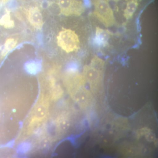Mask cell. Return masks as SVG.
Masks as SVG:
<instances>
[{"label":"cell","mask_w":158,"mask_h":158,"mask_svg":"<svg viewBox=\"0 0 158 158\" xmlns=\"http://www.w3.org/2000/svg\"><path fill=\"white\" fill-rule=\"evenodd\" d=\"M44 44L54 42L61 50L66 53L77 52L81 48V42L77 34L71 29L62 28L56 35L42 33Z\"/></svg>","instance_id":"cell-1"},{"label":"cell","mask_w":158,"mask_h":158,"mask_svg":"<svg viewBox=\"0 0 158 158\" xmlns=\"http://www.w3.org/2000/svg\"><path fill=\"white\" fill-rule=\"evenodd\" d=\"M18 13L31 34L42 33L50 17L49 14L37 6L23 9Z\"/></svg>","instance_id":"cell-2"},{"label":"cell","mask_w":158,"mask_h":158,"mask_svg":"<svg viewBox=\"0 0 158 158\" xmlns=\"http://www.w3.org/2000/svg\"><path fill=\"white\" fill-rule=\"evenodd\" d=\"M94 15L106 27H110L115 23L113 10L104 0H98L95 4Z\"/></svg>","instance_id":"cell-3"},{"label":"cell","mask_w":158,"mask_h":158,"mask_svg":"<svg viewBox=\"0 0 158 158\" xmlns=\"http://www.w3.org/2000/svg\"><path fill=\"white\" fill-rule=\"evenodd\" d=\"M59 15L63 16H78L84 12L83 5L75 0H58Z\"/></svg>","instance_id":"cell-4"},{"label":"cell","mask_w":158,"mask_h":158,"mask_svg":"<svg viewBox=\"0 0 158 158\" xmlns=\"http://www.w3.org/2000/svg\"><path fill=\"white\" fill-rule=\"evenodd\" d=\"M110 32L107 30L97 27L95 34V40L99 45L106 46L108 44L110 38Z\"/></svg>","instance_id":"cell-5"},{"label":"cell","mask_w":158,"mask_h":158,"mask_svg":"<svg viewBox=\"0 0 158 158\" xmlns=\"http://www.w3.org/2000/svg\"><path fill=\"white\" fill-rule=\"evenodd\" d=\"M138 4V0H129L124 10V15L127 20L131 19L135 13Z\"/></svg>","instance_id":"cell-6"},{"label":"cell","mask_w":158,"mask_h":158,"mask_svg":"<svg viewBox=\"0 0 158 158\" xmlns=\"http://www.w3.org/2000/svg\"><path fill=\"white\" fill-rule=\"evenodd\" d=\"M115 2H118V1H120V0H114Z\"/></svg>","instance_id":"cell-7"}]
</instances>
